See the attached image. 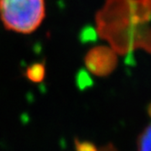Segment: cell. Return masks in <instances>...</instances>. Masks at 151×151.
Returning a JSON list of instances; mask_svg holds the SVG:
<instances>
[{
	"label": "cell",
	"instance_id": "3",
	"mask_svg": "<svg viewBox=\"0 0 151 151\" xmlns=\"http://www.w3.org/2000/svg\"><path fill=\"white\" fill-rule=\"evenodd\" d=\"M84 62L87 69L93 75L107 77L116 68L118 58L116 53L111 47L96 46L86 54Z\"/></svg>",
	"mask_w": 151,
	"mask_h": 151
},
{
	"label": "cell",
	"instance_id": "7",
	"mask_svg": "<svg viewBox=\"0 0 151 151\" xmlns=\"http://www.w3.org/2000/svg\"><path fill=\"white\" fill-rule=\"evenodd\" d=\"M99 151H116V149L112 144H109V145H106V146L102 147Z\"/></svg>",
	"mask_w": 151,
	"mask_h": 151
},
{
	"label": "cell",
	"instance_id": "6",
	"mask_svg": "<svg viewBox=\"0 0 151 151\" xmlns=\"http://www.w3.org/2000/svg\"><path fill=\"white\" fill-rule=\"evenodd\" d=\"M76 151H99L96 146L88 141H80L79 139H75Z\"/></svg>",
	"mask_w": 151,
	"mask_h": 151
},
{
	"label": "cell",
	"instance_id": "1",
	"mask_svg": "<svg viewBox=\"0 0 151 151\" xmlns=\"http://www.w3.org/2000/svg\"><path fill=\"white\" fill-rule=\"evenodd\" d=\"M151 0H106L96 14L98 35L116 54L150 52Z\"/></svg>",
	"mask_w": 151,
	"mask_h": 151
},
{
	"label": "cell",
	"instance_id": "2",
	"mask_svg": "<svg viewBox=\"0 0 151 151\" xmlns=\"http://www.w3.org/2000/svg\"><path fill=\"white\" fill-rule=\"evenodd\" d=\"M45 17V0H0V19L7 30L31 34L41 26Z\"/></svg>",
	"mask_w": 151,
	"mask_h": 151
},
{
	"label": "cell",
	"instance_id": "4",
	"mask_svg": "<svg viewBox=\"0 0 151 151\" xmlns=\"http://www.w3.org/2000/svg\"><path fill=\"white\" fill-rule=\"evenodd\" d=\"M26 78L33 83H40L46 76V67L42 62H37L29 65L25 72Z\"/></svg>",
	"mask_w": 151,
	"mask_h": 151
},
{
	"label": "cell",
	"instance_id": "5",
	"mask_svg": "<svg viewBox=\"0 0 151 151\" xmlns=\"http://www.w3.org/2000/svg\"><path fill=\"white\" fill-rule=\"evenodd\" d=\"M151 127L147 125L142 133L137 138V150L138 151H151L150 150V138H151Z\"/></svg>",
	"mask_w": 151,
	"mask_h": 151
}]
</instances>
